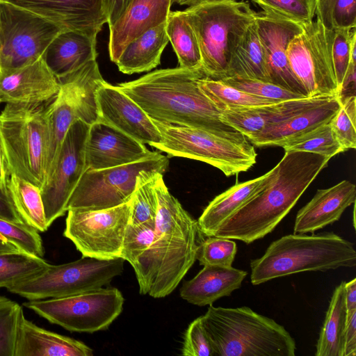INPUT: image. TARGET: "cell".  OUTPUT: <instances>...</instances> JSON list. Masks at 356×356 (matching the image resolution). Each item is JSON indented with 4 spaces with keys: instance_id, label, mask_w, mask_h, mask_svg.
<instances>
[{
    "instance_id": "obj_1",
    "label": "cell",
    "mask_w": 356,
    "mask_h": 356,
    "mask_svg": "<svg viewBox=\"0 0 356 356\" xmlns=\"http://www.w3.org/2000/svg\"><path fill=\"white\" fill-rule=\"evenodd\" d=\"M154 241L132 266L139 292L154 298L170 295L196 260L199 231L193 218L170 192L160 175Z\"/></svg>"
},
{
    "instance_id": "obj_2",
    "label": "cell",
    "mask_w": 356,
    "mask_h": 356,
    "mask_svg": "<svg viewBox=\"0 0 356 356\" xmlns=\"http://www.w3.org/2000/svg\"><path fill=\"white\" fill-rule=\"evenodd\" d=\"M330 158L306 152H285L268 184L225 220L214 236L247 244L275 229L327 166Z\"/></svg>"
},
{
    "instance_id": "obj_3",
    "label": "cell",
    "mask_w": 356,
    "mask_h": 356,
    "mask_svg": "<svg viewBox=\"0 0 356 356\" xmlns=\"http://www.w3.org/2000/svg\"><path fill=\"white\" fill-rule=\"evenodd\" d=\"M202 70L180 67L155 70L117 86L147 115L168 124L216 132L234 131L221 120L222 111L201 90Z\"/></svg>"
},
{
    "instance_id": "obj_4",
    "label": "cell",
    "mask_w": 356,
    "mask_h": 356,
    "mask_svg": "<svg viewBox=\"0 0 356 356\" xmlns=\"http://www.w3.org/2000/svg\"><path fill=\"white\" fill-rule=\"evenodd\" d=\"M201 320L215 355L296 354V341L282 325L248 307L225 308L210 305Z\"/></svg>"
},
{
    "instance_id": "obj_5",
    "label": "cell",
    "mask_w": 356,
    "mask_h": 356,
    "mask_svg": "<svg viewBox=\"0 0 356 356\" xmlns=\"http://www.w3.org/2000/svg\"><path fill=\"white\" fill-rule=\"evenodd\" d=\"M355 266L353 243L335 233H294L274 241L263 256L250 261V280L258 285L291 274Z\"/></svg>"
},
{
    "instance_id": "obj_6",
    "label": "cell",
    "mask_w": 356,
    "mask_h": 356,
    "mask_svg": "<svg viewBox=\"0 0 356 356\" xmlns=\"http://www.w3.org/2000/svg\"><path fill=\"white\" fill-rule=\"evenodd\" d=\"M184 12L195 34L206 76H227L232 54L257 13L248 1L213 0L190 6Z\"/></svg>"
},
{
    "instance_id": "obj_7",
    "label": "cell",
    "mask_w": 356,
    "mask_h": 356,
    "mask_svg": "<svg viewBox=\"0 0 356 356\" xmlns=\"http://www.w3.org/2000/svg\"><path fill=\"white\" fill-rule=\"evenodd\" d=\"M49 102L6 104L0 113V141L9 172L37 186L46 184L47 109Z\"/></svg>"
},
{
    "instance_id": "obj_8",
    "label": "cell",
    "mask_w": 356,
    "mask_h": 356,
    "mask_svg": "<svg viewBox=\"0 0 356 356\" xmlns=\"http://www.w3.org/2000/svg\"><path fill=\"white\" fill-rule=\"evenodd\" d=\"M161 140L150 146L168 154L205 162L227 177L245 172L257 162V154L237 130L216 132L153 120Z\"/></svg>"
},
{
    "instance_id": "obj_9",
    "label": "cell",
    "mask_w": 356,
    "mask_h": 356,
    "mask_svg": "<svg viewBox=\"0 0 356 356\" xmlns=\"http://www.w3.org/2000/svg\"><path fill=\"white\" fill-rule=\"evenodd\" d=\"M121 258L82 257L60 265L50 264L39 274L6 289L28 300L58 298L97 289L109 284L123 271Z\"/></svg>"
},
{
    "instance_id": "obj_10",
    "label": "cell",
    "mask_w": 356,
    "mask_h": 356,
    "mask_svg": "<svg viewBox=\"0 0 356 356\" xmlns=\"http://www.w3.org/2000/svg\"><path fill=\"white\" fill-rule=\"evenodd\" d=\"M169 159L157 152L136 162L120 166L86 170L67 205L70 209L101 210L129 202L140 177L150 172L164 174Z\"/></svg>"
},
{
    "instance_id": "obj_11",
    "label": "cell",
    "mask_w": 356,
    "mask_h": 356,
    "mask_svg": "<svg viewBox=\"0 0 356 356\" xmlns=\"http://www.w3.org/2000/svg\"><path fill=\"white\" fill-rule=\"evenodd\" d=\"M124 298L116 288L106 287L72 296L29 300L23 306L71 332L106 330L121 314Z\"/></svg>"
},
{
    "instance_id": "obj_12",
    "label": "cell",
    "mask_w": 356,
    "mask_h": 356,
    "mask_svg": "<svg viewBox=\"0 0 356 356\" xmlns=\"http://www.w3.org/2000/svg\"><path fill=\"white\" fill-rule=\"evenodd\" d=\"M333 36L334 30L316 19L288 43L291 69L308 97L339 96L332 56Z\"/></svg>"
},
{
    "instance_id": "obj_13",
    "label": "cell",
    "mask_w": 356,
    "mask_h": 356,
    "mask_svg": "<svg viewBox=\"0 0 356 356\" xmlns=\"http://www.w3.org/2000/svg\"><path fill=\"white\" fill-rule=\"evenodd\" d=\"M61 31L47 19L0 1V72L19 68L43 56Z\"/></svg>"
},
{
    "instance_id": "obj_14",
    "label": "cell",
    "mask_w": 356,
    "mask_h": 356,
    "mask_svg": "<svg viewBox=\"0 0 356 356\" xmlns=\"http://www.w3.org/2000/svg\"><path fill=\"white\" fill-rule=\"evenodd\" d=\"M130 216L131 200L106 209H70L63 235L83 257L119 258Z\"/></svg>"
},
{
    "instance_id": "obj_15",
    "label": "cell",
    "mask_w": 356,
    "mask_h": 356,
    "mask_svg": "<svg viewBox=\"0 0 356 356\" xmlns=\"http://www.w3.org/2000/svg\"><path fill=\"white\" fill-rule=\"evenodd\" d=\"M90 124L77 120L63 143L54 169L41 189L46 222L49 227L67 212L69 199L86 170L85 143Z\"/></svg>"
},
{
    "instance_id": "obj_16",
    "label": "cell",
    "mask_w": 356,
    "mask_h": 356,
    "mask_svg": "<svg viewBox=\"0 0 356 356\" xmlns=\"http://www.w3.org/2000/svg\"><path fill=\"white\" fill-rule=\"evenodd\" d=\"M98 120L143 144L159 143L161 134L152 118L117 86L104 81L96 91Z\"/></svg>"
},
{
    "instance_id": "obj_17",
    "label": "cell",
    "mask_w": 356,
    "mask_h": 356,
    "mask_svg": "<svg viewBox=\"0 0 356 356\" xmlns=\"http://www.w3.org/2000/svg\"><path fill=\"white\" fill-rule=\"evenodd\" d=\"M144 144L105 122L90 125L85 143L86 170H101L136 162L153 155Z\"/></svg>"
},
{
    "instance_id": "obj_18",
    "label": "cell",
    "mask_w": 356,
    "mask_h": 356,
    "mask_svg": "<svg viewBox=\"0 0 356 356\" xmlns=\"http://www.w3.org/2000/svg\"><path fill=\"white\" fill-rule=\"evenodd\" d=\"M52 22L63 31L96 38L107 19L102 0H5Z\"/></svg>"
},
{
    "instance_id": "obj_19",
    "label": "cell",
    "mask_w": 356,
    "mask_h": 356,
    "mask_svg": "<svg viewBox=\"0 0 356 356\" xmlns=\"http://www.w3.org/2000/svg\"><path fill=\"white\" fill-rule=\"evenodd\" d=\"M256 22L266 56L270 82L291 92L308 97L292 72L286 54L288 43L303 26L264 12L257 13Z\"/></svg>"
},
{
    "instance_id": "obj_20",
    "label": "cell",
    "mask_w": 356,
    "mask_h": 356,
    "mask_svg": "<svg viewBox=\"0 0 356 356\" xmlns=\"http://www.w3.org/2000/svg\"><path fill=\"white\" fill-rule=\"evenodd\" d=\"M60 88L43 56L10 71L0 72V102L38 104L51 102Z\"/></svg>"
},
{
    "instance_id": "obj_21",
    "label": "cell",
    "mask_w": 356,
    "mask_h": 356,
    "mask_svg": "<svg viewBox=\"0 0 356 356\" xmlns=\"http://www.w3.org/2000/svg\"><path fill=\"white\" fill-rule=\"evenodd\" d=\"M171 6V0H130L122 15L109 27L111 60L115 63L129 42L165 22Z\"/></svg>"
},
{
    "instance_id": "obj_22",
    "label": "cell",
    "mask_w": 356,
    "mask_h": 356,
    "mask_svg": "<svg viewBox=\"0 0 356 356\" xmlns=\"http://www.w3.org/2000/svg\"><path fill=\"white\" fill-rule=\"evenodd\" d=\"M355 200L356 186L348 180H342L327 188L317 190L312 199L298 211L293 227L294 233H314L338 221Z\"/></svg>"
},
{
    "instance_id": "obj_23",
    "label": "cell",
    "mask_w": 356,
    "mask_h": 356,
    "mask_svg": "<svg viewBox=\"0 0 356 356\" xmlns=\"http://www.w3.org/2000/svg\"><path fill=\"white\" fill-rule=\"evenodd\" d=\"M327 97H307L265 106L226 110L222 111L221 120L249 140L268 127L320 104Z\"/></svg>"
},
{
    "instance_id": "obj_24",
    "label": "cell",
    "mask_w": 356,
    "mask_h": 356,
    "mask_svg": "<svg viewBox=\"0 0 356 356\" xmlns=\"http://www.w3.org/2000/svg\"><path fill=\"white\" fill-rule=\"evenodd\" d=\"M93 350L84 343L38 327L21 316L14 356H91Z\"/></svg>"
},
{
    "instance_id": "obj_25",
    "label": "cell",
    "mask_w": 356,
    "mask_h": 356,
    "mask_svg": "<svg viewBox=\"0 0 356 356\" xmlns=\"http://www.w3.org/2000/svg\"><path fill=\"white\" fill-rule=\"evenodd\" d=\"M247 274L232 266L206 265L193 278L184 282L180 296L195 305H210L239 289Z\"/></svg>"
},
{
    "instance_id": "obj_26",
    "label": "cell",
    "mask_w": 356,
    "mask_h": 356,
    "mask_svg": "<svg viewBox=\"0 0 356 356\" xmlns=\"http://www.w3.org/2000/svg\"><path fill=\"white\" fill-rule=\"evenodd\" d=\"M341 105L340 96H329L320 104L268 127L249 140L257 147L279 146L281 143L287 139L330 122Z\"/></svg>"
},
{
    "instance_id": "obj_27",
    "label": "cell",
    "mask_w": 356,
    "mask_h": 356,
    "mask_svg": "<svg viewBox=\"0 0 356 356\" xmlns=\"http://www.w3.org/2000/svg\"><path fill=\"white\" fill-rule=\"evenodd\" d=\"M273 174V168L255 179L236 183L216 196L199 218V231L207 236H213L225 220L264 188Z\"/></svg>"
},
{
    "instance_id": "obj_28",
    "label": "cell",
    "mask_w": 356,
    "mask_h": 356,
    "mask_svg": "<svg viewBox=\"0 0 356 356\" xmlns=\"http://www.w3.org/2000/svg\"><path fill=\"white\" fill-rule=\"evenodd\" d=\"M97 39L74 31H61L50 43L43 58L58 79L97 60Z\"/></svg>"
},
{
    "instance_id": "obj_29",
    "label": "cell",
    "mask_w": 356,
    "mask_h": 356,
    "mask_svg": "<svg viewBox=\"0 0 356 356\" xmlns=\"http://www.w3.org/2000/svg\"><path fill=\"white\" fill-rule=\"evenodd\" d=\"M168 42L165 22H163L129 42L115 64L121 72L127 74L150 71L160 64Z\"/></svg>"
},
{
    "instance_id": "obj_30",
    "label": "cell",
    "mask_w": 356,
    "mask_h": 356,
    "mask_svg": "<svg viewBox=\"0 0 356 356\" xmlns=\"http://www.w3.org/2000/svg\"><path fill=\"white\" fill-rule=\"evenodd\" d=\"M270 82L269 69L256 19L248 26L234 49L227 76Z\"/></svg>"
},
{
    "instance_id": "obj_31",
    "label": "cell",
    "mask_w": 356,
    "mask_h": 356,
    "mask_svg": "<svg viewBox=\"0 0 356 356\" xmlns=\"http://www.w3.org/2000/svg\"><path fill=\"white\" fill-rule=\"evenodd\" d=\"M347 324L345 282L334 289L316 345V356H343Z\"/></svg>"
},
{
    "instance_id": "obj_32",
    "label": "cell",
    "mask_w": 356,
    "mask_h": 356,
    "mask_svg": "<svg viewBox=\"0 0 356 356\" xmlns=\"http://www.w3.org/2000/svg\"><path fill=\"white\" fill-rule=\"evenodd\" d=\"M7 188L11 202L24 222L38 232L47 231L49 227L40 188L14 174L10 175Z\"/></svg>"
},
{
    "instance_id": "obj_33",
    "label": "cell",
    "mask_w": 356,
    "mask_h": 356,
    "mask_svg": "<svg viewBox=\"0 0 356 356\" xmlns=\"http://www.w3.org/2000/svg\"><path fill=\"white\" fill-rule=\"evenodd\" d=\"M165 31L177 56L179 67L190 70H202L198 42L184 10L169 13Z\"/></svg>"
},
{
    "instance_id": "obj_34",
    "label": "cell",
    "mask_w": 356,
    "mask_h": 356,
    "mask_svg": "<svg viewBox=\"0 0 356 356\" xmlns=\"http://www.w3.org/2000/svg\"><path fill=\"white\" fill-rule=\"evenodd\" d=\"M201 90L222 112L229 109L269 105L280 101L248 94L221 80L204 76L198 80Z\"/></svg>"
},
{
    "instance_id": "obj_35",
    "label": "cell",
    "mask_w": 356,
    "mask_h": 356,
    "mask_svg": "<svg viewBox=\"0 0 356 356\" xmlns=\"http://www.w3.org/2000/svg\"><path fill=\"white\" fill-rule=\"evenodd\" d=\"M279 146L283 147L285 152H311L330 159L345 152L337 139L330 122L287 139Z\"/></svg>"
},
{
    "instance_id": "obj_36",
    "label": "cell",
    "mask_w": 356,
    "mask_h": 356,
    "mask_svg": "<svg viewBox=\"0 0 356 356\" xmlns=\"http://www.w3.org/2000/svg\"><path fill=\"white\" fill-rule=\"evenodd\" d=\"M49 265L43 258L22 252L0 254V289L32 277Z\"/></svg>"
},
{
    "instance_id": "obj_37",
    "label": "cell",
    "mask_w": 356,
    "mask_h": 356,
    "mask_svg": "<svg viewBox=\"0 0 356 356\" xmlns=\"http://www.w3.org/2000/svg\"><path fill=\"white\" fill-rule=\"evenodd\" d=\"M160 175H163L150 172L139 179L131 200L130 224L139 225L156 220L159 207L156 184Z\"/></svg>"
},
{
    "instance_id": "obj_38",
    "label": "cell",
    "mask_w": 356,
    "mask_h": 356,
    "mask_svg": "<svg viewBox=\"0 0 356 356\" xmlns=\"http://www.w3.org/2000/svg\"><path fill=\"white\" fill-rule=\"evenodd\" d=\"M263 12L304 26L314 20L316 0H252Z\"/></svg>"
},
{
    "instance_id": "obj_39",
    "label": "cell",
    "mask_w": 356,
    "mask_h": 356,
    "mask_svg": "<svg viewBox=\"0 0 356 356\" xmlns=\"http://www.w3.org/2000/svg\"><path fill=\"white\" fill-rule=\"evenodd\" d=\"M0 234L20 252L43 258L44 250L39 232L24 222L0 218Z\"/></svg>"
},
{
    "instance_id": "obj_40",
    "label": "cell",
    "mask_w": 356,
    "mask_h": 356,
    "mask_svg": "<svg viewBox=\"0 0 356 356\" xmlns=\"http://www.w3.org/2000/svg\"><path fill=\"white\" fill-rule=\"evenodd\" d=\"M341 105L330 122L332 129L344 151L356 148V96L341 97Z\"/></svg>"
},
{
    "instance_id": "obj_41",
    "label": "cell",
    "mask_w": 356,
    "mask_h": 356,
    "mask_svg": "<svg viewBox=\"0 0 356 356\" xmlns=\"http://www.w3.org/2000/svg\"><path fill=\"white\" fill-rule=\"evenodd\" d=\"M332 56L337 86L340 90L351 58H355V28H334ZM340 96V95H339Z\"/></svg>"
},
{
    "instance_id": "obj_42",
    "label": "cell",
    "mask_w": 356,
    "mask_h": 356,
    "mask_svg": "<svg viewBox=\"0 0 356 356\" xmlns=\"http://www.w3.org/2000/svg\"><path fill=\"white\" fill-rule=\"evenodd\" d=\"M24 314L22 306L0 296V356H14L19 323Z\"/></svg>"
},
{
    "instance_id": "obj_43",
    "label": "cell",
    "mask_w": 356,
    "mask_h": 356,
    "mask_svg": "<svg viewBox=\"0 0 356 356\" xmlns=\"http://www.w3.org/2000/svg\"><path fill=\"white\" fill-rule=\"evenodd\" d=\"M155 236V220L139 225L129 223L123 238L120 257L133 266L152 245Z\"/></svg>"
},
{
    "instance_id": "obj_44",
    "label": "cell",
    "mask_w": 356,
    "mask_h": 356,
    "mask_svg": "<svg viewBox=\"0 0 356 356\" xmlns=\"http://www.w3.org/2000/svg\"><path fill=\"white\" fill-rule=\"evenodd\" d=\"M207 237L198 245L196 259L200 264L232 266L237 251L236 243L227 238L214 236Z\"/></svg>"
},
{
    "instance_id": "obj_45",
    "label": "cell",
    "mask_w": 356,
    "mask_h": 356,
    "mask_svg": "<svg viewBox=\"0 0 356 356\" xmlns=\"http://www.w3.org/2000/svg\"><path fill=\"white\" fill-rule=\"evenodd\" d=\"M225 83L248 94L278 100L285 101L302 97L303 95L291 92L271 82L248 79L238 76H229L220 79Z\"/></svg>"
},
{
    "instance_id": "obj_46",
    "label": "cell",
    "mask_w": 356,
    "mask_h": 356,
    "mask_svg": "<svg viewBox=\"0 0 356 356\" xmlns=\"http://www.w3.org/2000/svg\"><path fill=\"white\" fill-rule=\"evenodd\" d=\"M181 353L185 356H213L215 353L203 327L201 316L192 321L186 330Z\"/></svg>"
},
{
    "instance_id": "obj_47",
    "label": "cell",
    "mask_w": 356,
    "mask_h": 356,
    "mask_svg": "<svg viewBox=\"0 0 356 356\" xmlns=\"http://www.w3.org/2000/svg\"><path fill=\"white\" fill-rule=\"evenodd\" d=\"M334 28L356 27V0H334L332 10Z\"/></svg>"
},
{
    "instance_id": "obj_48",
    "label": "cell",
    "mask_w": 356,
    "mask_h": 356,
    "mask_svg": "<svg viewBox=\"0 0 356 356\" xmlns=\"http://www.w3.org/2000/svg\"><path fill=\"white\" fill-rule=\"evenodd\" d=\"M356 355V311L347 315L343 356Z\"/></svg>"
},
{
    "instance_id": "obj_49",
    "label": "cell",
    "mask_w": 356,
    "mask_h": 356,
    "mask_svg": "<svg viewBox=\"0 0 356 356\" xmlns=\"http://www.w3.org/2000/svg\"><path fill=\"white\" fill-rule=\"evenodd\" d=\"M130 0H102L108 27L122 15Z\"/></svg>"
},
{
    "instance_id": "obj_50",
    "label": "cell",
    "mask_w": 356,
    "mask_h": 356,
    "mask_svg": "<svg viewBox=\"0 0 356 356\" xmlns=\"http://www.w3.org/2000/svg\"><path fill=\"white\" fill-rule=\"evenodd\" d=\"M334 0H316V15L324 26L333 29L332 10Z\"/></svg>"
},
{
    "instance_id": "obj_51",
    "label": "cell",
    "mask_w": 356,
    "mask_h": 356,
    "mask_svg": "<svg viewBox=\"0 0 356 356\" xmlns=\"http://www.w3.org/2000/svg\"><path fill=\"white\" fill-rule=\"evenodd\" d=\"M0 218L14 222H24L14 208L8 195L0 190Z\"/></svg>"
},
{
    "instance_id": "obj_52",
    "label": "cell",
    "mask_w": 356,
    "mask_h": 356,
    "mask_svg": "<svg viewBox=\"0 0 356 356\" xmlns=\"http://www.w3.org/2000/svg\"><path fill=\"white\" fill-rule=\"evenodd\" d=\"M345 298L347 315L356 311V278L345 282Z\"/></svg>"
},
{
    "instance_id": "obj_53",
    "label": "cell",
    "mask_w": 356,
    "mask_h": 356,
    "mask_svg": "<svg viewBox=\"0 0 356 356\" xmlns=\"http://www.w3.org/2000/svg\"><path fill=\"white\" fill-rule=\"evenodd\" d=\"M10 176L2 145L0 141V190L8 194V182Z\"/></svg>"
},
{
    "instance_id": "obj_54",
    "label": "cell",
    "mask_w": 356,
    "mask_h": 356,
    "mask_svg": "<svg viewBox=\"0 0 356 356\" xmlns=\"http://www.w3.org/2000/svg\"><path fill=\"white\" fill-rule=\"evenodd\" d=\"M20 252L13 244L0 238V254Z\"/></svg>"
},
{
    "instance_id": "obj_55",
    "label": "cell",
    "mask_w": 356,
    "mask_h": 356,
    "mask_svg": "<svg viewBox=\"0 0 356 356\" xmlns=\"http://www.w3.org/2000/svg\"><path fill=\"white\" fill-rule=\"evenodd\" d=\"M193 0H171V3H177L179 5H187L191 6L193 4Z\"/></svg>"
},
{
    "instance_id": "obj_56",
    "label": "cell",
    "mask_w": 356,
    "mask_h": 356,
    "mask_svg": "<svg viewBox=\"0 0 356 356\" xmlns=\"http://www.w3.org/2000/svg\"><path fill=\"white\" fill-rule=\"evenodd\" d=\"M213 1V0H193V4H195V3H197L199 2H202V1Z\"/></svg>"
},
{
    "instance_id": "obj_57",
    "label": "cell",
    "mask_w": 356,
    "mask_h": 356,
    "mask_svg": "<svg viewBox=\"0 0 356 356\" xmlns=\"http://www.w3.org/2000/svg\"><path fill=\"white\" fill-rule=\"evenodd\" d=\"M0 238L2 239V240H5V238H3V236L0 234ZM8 242V241H7Z\"/></svg>"
},
{
    "instance_id": "obj_58",
    "label": "cell",
    "mask_w": 356,
    "mask_h": 356,
    "mask_svg": "<svg viewBox=\"0 0 356 356\" xmlns=\"http://www.w3.org/2000/svg\"><path fill=\"white\" fill-rule=\"evenodd\" d=\"M0 1H1V0H0Z\"/></svg>"
}]
</instances>
